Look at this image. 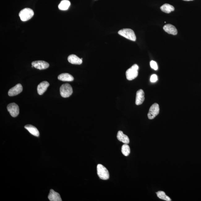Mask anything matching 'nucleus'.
Masks as SVG:
<instances>
[{
    "label": "nucleus",
    "instance_id": "5701e85b",
    "mask_svg": "<svg viewBox=\"0 0 201 201\" xmlns=\"http://www.w3.org/2000/svg\"><path fill=\"white\" fill-rule=\"evenodd\" d=\"M157 80H158V76L156 75L153 74L151 76L150 80L152 83H155Z\"/></svg>",
    "mask_w": 201,
    "mask_h": 201
},
{
    "label": "nucleus",
    "instance_id": "b1692460",
    "mask_svg": "<svg viewBox=\"0 0 201 201\" xmlns=\"http://www.w3.org/2000/svg\"><path fill=\"white\" fill-rule=\"evenodd\" d=\"M183 1H193V0H183Z\"/></svg>",
    "mask_w": 201,
    "mask_h": 201
},
{
    "label": "nucleus",
    "instance_id": "dca6fc26",
    "mask_svg": "<svg viewBox=\"0 0 201 201\" xmlns=\"http://www.w3.org/2000/svg\"><path fill=\"white\" fill-rule=\"evenodd\" d=\"M58 80L63 81H72L74 80V78L72 75L68 73H63L60 74L58 76Z\"/></svg>",
    "mask_w": 201,
    "mask_h": 201
},
{
    "label": "nucleus",
    "instance_id": "4468645a",
    "mask_svg": "<svg viewBox=\"0 0 201 201\" xmlns=\"http://www.w3.org/2000/svg\"><path fill=\"white\" fill-rule=\"evenodd\" d=\"M164 31L166 32L169 34H172L173 35H176L177 34V30L175 27L173 25L170 24L166 25L163 27Z\"/></svg>",
    "mask_w": 201,
    "mask_h": 201
},
{
    "label": "nucleus",
    "instance_id": "9d476101",
    "mask_svg": "<svg viewBox=\"0 0 201 201\" xmlns=\"http://www.w3.org/2000/svg\"><path fill=\"white\" fill-rule=\"evenodd\" d=\"M144 100H145V93L142 89H139L136 92L135 103L138 105H142L143 103Z\"/></svg>",
    "mask_w": 201,
    "mask_h": 201
},
{
    "label": "nucleus",
    "instance_id": "2eb2a0df",
    "mask_svg": "<svg viewBox=\"0 0 201 201\" xmlns=\"http://www.w3.org/2000/svg\"><path fill=\"white\" fill-rule=\"evenodd\" d=\"M117 138L120 141L123 142L124 144H129L130 142L129 139L127 135L124 134L123 131H119L117 135Z\"/></svg>",
    "mask_w": 201,
    "mask_h": 201
},
{
    "label": "nucleus",
    "instance_id": "412c9836",
    "mask_svg": "<svg viewBox=\"0 0 201 201\" xmlns=\"http://www.w3.org/2000/svg\"><path fill=\"white\" fill-rule=\"evenodd\" d=\"M156 195L158 198L162 199V200L167 201H171V200L169 197L166 195L165 193L163 191H158V192L156 193Z\"/></svg>",
    "mask_w": 201,
    "mask_h": 201
},
{
    "label": "nucleus",
    "instance_id": "39448f33",
    "mask_svg": "<svg viewBox=\"0 0 201 201\" xmlns=\"http://www.w3.org/2000/svg\"><path fill=\"white\" fill-rule=\"evenodd\" d=\"M60 94L63 98H67L71 96L73 89L69 83L64 84L60 87Z\"/></svg>",
    "mask_w": 201,
    "mask_h": 201
},
{
    "label": "nucleus",
    "instance_id": "a211bd4d",
    "mask_svg": "<svg viewBox=\"0 0 201 201\" xmlns=\"http://www.w3.org/2000/svg\"><path fill=\"white\" fill-rule=\"evenodd\" d=\"M160 10L166 13H170L171 12L174 10V7L169 4L166 3L160 7Z\"/></svg>",
    "mask_w": 201,
    "mask_h": 201
},
{
    "label": "nucleus",
    "instance_id": "6e6552de",
    "mask_svg": "<svg viewBox=\"0 0 201 201\" xmlns=\"http://www.w3.org/2000/svg\"><path fill=\"white\" fill-rule=\"evenodd\" d=\"M32 64V67H34L35 68L40 69V70L46 69L48 68L49 66L48 63L44 61H41V60L33 62Z\"/></svg>",
    "mask_w": 201,
    "mask_h": 201
},
{
    "label": "nucleus",
    "instance_id": "f3484780",
    "mask_svg": "<svg viewBox=\"0 0 201 201\" xmlns=\"http://www.w3.org/2000/svg\"><path fill=\"white\" fill-rule=\"evenodd\" d=\"M25 128L31 134L34 136L38 137L39 136V131L34 126L30 125H27L25 126Z\"/></svg>",
    "mask_w": 201,
    "mask_h": 201
},
{
    "label": "nucleus",
    "instance_id": "423d86ee",
    "mask_svg": "<svg viewBox=\"0 0 201 201\" xmlns=\"http://www.w3.org/2000/svg\"><path fill=\"white\" fill-rule=\"evenodd\" d=\"M160 112V107L158 104L154 103L151 106L148 114L149 119H153L159 114Z\"/></svg>",
    "mask_w": 201,
    "mask_h": 201
},
{
    "label": "nucleus",
    "instance_id": "aec40b11",
    "mask_svg": "<svg viewBox=\"0 0 201 201\" xmlns=\"http://www.w3.org/2000/svg\"><path fill=\"white\" fill-rule=\"evenodd\" d=\"M122 152L124 156H129L130 153V149L127 144H124L122 148Z\"/></svg>",
    "mask_w": 201,
    "mask_h": 201
},
{
    "label": "nucleus",
    "instance_id": "20e7f679",
    "mask_svg": "<svg viewBox=\"0 0 201 201\" xmlns=\"http://www.w3.org/2000/svg\"><path fill=\"white\" fill-rule=\"evenodd\" d=\"M34 15V12L32 9L25 8L20 12L19 15L22 21H26L32 18Z\"/></svg>",
    "mask_w": 201,
    "mask_h": 201
},
{
    "label": "nucleus",
    "instance_id": "ddd939ff",
    "mask_svg": "<svg viewBox=\"0 0 201 201\" xmlns=\"http://www.w3.org/2000/svg\"><path fill=\"white\" fill-rule=\"evenodd\" d=\"M48 199L50 201H62L59 194L55 191L53 190H50L48 195Z\"/></svg>",
    "mask_w": 201,
    "mask_h": 201
},
{
    "label": "nucleus",
    "instance_id": "7ed1b4c3",
    "mask_svg": "<svg viewBox=\"0 0 201 201\" xmlns=\"http://www.w3.org/2000/svg\"><path fill=\"white\" fill-rule=\"evenodd\" d=\"M97 172L98 176L102 180H107L109 178V174L108 170L101 164H98L97 166Z\"/></svg>",
    "mask_w": 201,
    "mask_h": 201
},
{
    "label": "nucleus",
    "instance_id": "4be33fe9",
    "mask_svg": "<svg viewBox=\"0 0 201 201\" xmlns=\"http://www.w3.org/2000/svg\"><path fill=\"white\" fill-rule=\"evenodd\" d=\"M150 66L151 68L154 69V70L156 71L158 70V66L156 62L152 60L150 62Z\"/></svg>",
    "mask_w": 201,
    "mask_h": 201
},
{
    "label": "nucleus",
    "instance_id": "f03ea898",
    "mask_svg": "<svg viewBox=\"0 0 201 201\" xmlns=\"http://www.w3.org/2000/svg\"><path fill=\"white\" fill-rule=\"evenodd\" d=\"M139 68L138 66L135 64L130 68L128 69L126 73L127 79L129 80H131L136 78L138 76Z\"/></svg>",
    "mask_w": 201,
    "mask_h": 201
},
{
    "label": "nucleus",
    "instance_id": "f8f14e48",
    "mask_svg": "<svg viewBox=\"0 0 201 201\" xmlns=\"http://www.w3.org/2000/svg\"><path fill=\"white\" fill-rule=\"evenodd\" d=\"M68 61L72 64L80 65L83 63V58H80L75 54H71L68 56Z\"/></svg>",
    "mask_w": 201,
    "mask_h": 201
},
{
    "label": "nucleus",
    "instance_id": "f257e3e1",
    "mask_svg": "<svg viewBox=\"0 0 201 201\" xmlns=\"http://www.w3.org/2000/svg\"><path fill=\"white\" fill-rule=\"evenodd\" d=\"M119 34L127 39L135 41L136 38L134 31L131 29L129 28H125L120 30L118 32Z\"/></svg>",
    "mask_w": 201,
    "mask_h": 201
},
{
    "label": "nucleus",
    "instance_id": "9b49d317",
    "mask_svg": "<svg viewBox=\"0 0 201 201\" xmlns=\"http://www.w3.org/2000/svg\"><path fill=\"white\" fill-rule=\"evenodd\" d=\"M49 84L48 82L45 81L41 82L38 85L37 90L38 94L40 95H43L45 91L47 90V88L49 87Z\"/></svg>",
    "mask_w": 201,
    "mask_h": 201
},
{
    "label": "nucleus",
    "instance_id": "6ab92c4d",
    "mask_svg": "<svg viewBox=\"0 0 201 201\" xmlns=\"http://www.w3.org/2000/svg\"><path fill=\"white\" fill-rule=\"evenodd\" d=\"M70 5L71 3L68 0H63L58 5V8L61 10H68Z\"/></svg>",
    "mask_w": 201,
    "mask_h": 201
},
{
    "label": "nucleus",
    "instance_id": "1a4fd4ad",
    "mask_svg": "<svg viewBox=\"0 0 201 201\" xmlns=\"http://www.w3.org/2000/svg\"><path fill=\"white\" fill-rule=\"evenodd\" d=\"M23 90L22 86L21 84L18 83L10 89L8 94L9 96H15L22 92Z\"/></svg>",
    "mask_w": 201,
    "mask_h": 201
},
{
    "label": "nucleus",
    "instance_id": "0eeeda50",
    "mask_svg": "<svg viewBox=\"0 0 201 201\" xmlns=\"http://www.w3.org/2000/svg\"><path fill=\"white\" fill-rule=\"evenodd\" d=\"M7 109L10 115L13 117H17L19 114V107L15 103L9 104L7 106Z\"/></svg>",
    "mask_w": 201,
    "mask_h": 201
}]
</instances>
